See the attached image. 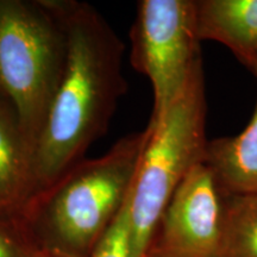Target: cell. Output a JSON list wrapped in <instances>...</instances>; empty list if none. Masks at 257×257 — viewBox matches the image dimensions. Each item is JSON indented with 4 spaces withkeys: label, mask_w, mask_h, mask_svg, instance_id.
<instances>
[{
    "label": "cell",
    "mask_w": 257,
    "mask_h": 257,
    "mask_svg": "<svg viewBox=\"0 0 257 257\" xmlns=\"http://www.w3.org/2000/svg\"><path fill=\"white\" fill-rule=\"evenodd\" d=\"M131 64L150 80L161 119L201 63L195 0H142L130 30Z\"/></svg>",
    "instance_id": "5b68a950"
},
{
    "label": "cell",
    "mask_w": 257,
    "mask_h": 257,
    "mask_svg": "<svg viewBox=\"0 0 257 257\" xmlns=\"http://www.w3.org/2000/svg\"><path fill=\"white\" fill-rule=\"evenodd\" d=\"M224 219V193L202 161L180 184L165 212L148 257H214Z\"/></svg>",
    "instance_id": "8992f818"
},
{
    "label": "cell",
    "mask_w": 257,
    "mask_h": 257,
    "mask_svg": "<svg viewBox=\"0 0 257 257\" xmlns=\"http://www.w3.org/2000/svg\"><path fill=\"white\" fill-rule=\"evenodd\" d=\"M36 257H64V256H61V255H56V253H51V252H48V251H44V250H38Z\"/></svg>",
    "instance_id": "4fadbf2b"
},
{
    "label": "cell",
    "mask_w": 257,
    "mask_h": 257,
    "mask_svg": "<svg viewBox=\"0 0 257 257\" xmlns=\"http://www.w3.org/2000/svg\"><path fill=\"white\" fill-rule=\"evenodd\" d=\"M59 3L68 36V56L35 148L32 197L85 159L89 147L106 133L126 91L125 46L111 25L87 3Z\"/></svg>",
    "instance_id": "6da1fadb"
},
{
    "label": "cell",
    "mask_w": 257,
    "mask_h": 257,
    "mask_svg": "<svg viewBox=\"0 0 257 257\" xmlns=\"http://www.w3.org/2000/svg\"><path fill=\"white\" fill-rule=\"evenodd\" d=\"M251 72L257 79V62ZM204 162L224 193H257V101L251 119L242 133L208 141Z\"/></svg>",
    "instance_id": "9c48e42d"
},
{
    "label": "cell",
    "mask_w": 257,
    "mask_h": 257,
    "mask_svg": "<svg viewBox=\"0 0 257 257\" xmlns=\"http://www.w3.org/2000/svg\"><path fill=\"white\" fill-rule=\"evenodd\" d=\"M34 194V152L21 121L0 93V212L17 216Z\"/></svg>",
    "instance_id": "ba28073f"
},
{
    "label": "cell",
    "mask_w": 257,
    "mask_h": 257,
    "mask_svg": "<svg viewBox=\"0 0 257 257\" xmlns=\"http://www.w3.org/2000/svg\"><path fill=\"white\" fill-rule=\"evenodd\" d=\"M198 37L232 51L251 70L257 62V0H195Z\"/></svg>",
    "instance_id": "52a82bcc"
},
{
    "label": "cell",
    "mask_w": 257,
    "mask_h": 257,
    "mask_svg": "<svg viewBox=\"0 0 257 257\" xmlns=\"http://www.w3.org/2000/svg\"><path fill=\"white\" fill-rule=\"evenodd\" d=\"M150 128L127 135L107 153L83 159L32 197L18 218L38 249L91 257L133 189Z\"/></svg>",
    "instance_id": "7a4b0ae2"
},
{
    "label": "cell",
    "mask_w": 257,
    "mask_h": 257,
    "mask_svg": "<svg viewBox=\"0 0 257 257\" xmlns=\"http://www.w3.org/2000/svg\"><path fill=\"white\" fill-rule=\"evenodd\" d=\"M214 257H257V193H224L223 229Z\"/></svg>",
    "instance_id": "30bf717a"
},
{
    "label": "cell",
    "mask_w": 257,
    "mask_h": 257,
    "mask_svg": "<svg viewBox=\"0 0 257 257\" xmlns=\"http://www.w3.org/2000/svg\"><path fill=\"white\" fill-rule=\"evenodd\" d=\"M67 56L59 0H0V93L15 107L34 153Z\"/></svg>",
    "instance_id": "3957f363"
},
{
    "label": "cell",
    "mask_w": 257,
    "mask_h": 257,
    "mask_svg": "<svg viewBox=\"0 0 257 257\" xmlns=\"http://www.w3.org/2000/svg\"><path fill=\"white\" fill-rule=\"evenodd\" d=\"M128 204L130 195L115 218L114 223L106 232L91 257H133L128 226Z\"/></svg>",
    "instance_id": "7c38bea8"
},
{
    "label": "cell",
    "mask_w": 257,
    "mask_h": 257,
    "mask_svg": "<svg viewBox=\"0 0 257 257\" xmlns=\"http://www.w3.org/2000/svg\"><path fill=\"white\" fill-rule=\"evenodd\" d=\"M38 250L23 221L0 212V257H36Z\"/></svg>",
    "instance_id": "8fae6325"
},
{
    "label": "cell",
    "mask_w": 257,
    "mask_h": 257,
    "mask_svg": "<svg viewBox=\"0 0 257 257\" xmlns=\"http://www.w3.org/2000/svg\"><path fill=\"white\" fill-rule=\"evenodd\" d=\"M206 98L199 64L184 91L155 124L138 165L128 204L133 257H148L167 205L184 179L204 161Z\"/></svg>",
    "instance_id": "277c9868"
}]
</instances>
